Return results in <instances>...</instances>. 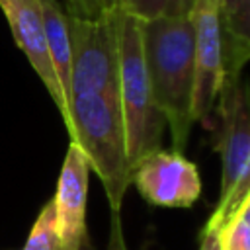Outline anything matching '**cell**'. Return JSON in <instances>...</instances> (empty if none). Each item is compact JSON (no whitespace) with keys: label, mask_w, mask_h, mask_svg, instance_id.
<instances>
[{"label":"cell","mask_w":250,"mask_h":250,"mask_svg":"<svg viewBox=\"0 0 250 250\" xmlns=\"http://www.w3.org/2000/svg\"><path fill=\"white\" fill-rule=\"evenodd\" d=\"M146 74L156 107L172 131L174 150L182 152L193 125L191 98L195 80L193 23L186 16L141 21Z\"/></svg>","instance_id":"6da1fadb"},{"label":"cell","mask_w":250,"mask_h":250,"mask_svg":"<svg viewBox=\"0 0 250 250\" xmlns=\"http://www.w3.org/2000/svg\"><path fill=\"white\" fill-rule=\"evenodd\" d=\"M66 131L70 143H76L84 152L90 170L98 174L109 211H121L125 191L131 186V166L119 100L100 94L74 98Z\"/></svg>","instance_id":"7a4b0ae2"},{"label":"cell","mask_w":250,"mask_h":250,"mask_svg":"<svg viewBox=\"0 0 250 250\" xmlns=\"http://www.w3.org/2000/svg\"><path fill=\"white\" fill-rule=\"evenodd\" d=\"M113 20L119 55L117 100L125 127L127 158L133 170L145 154L162 148L160 143L166 119L152 98L143 53L141 21L119 10H113Z\"/></svg>","instance_id":"3957f363"},{"label":"cell","mask_w":250,"mask_h":250,"mask_svg":"<svg viewBox=\"0 0 250 250\" xmlns=\"http://www.w3.org/2000/svg\"><path fill=\"white\" fill-rule=\"evenodd\" d=\"M70 37V98H117L119 55L113 10L98 18H80L66 12ZM70 100V102H72Z\"/></svg>","instance_id":"277c9868"},{"label":"cell","mask_w":250,"mask_h":250,"mask_svg":"<svg viewBox=\"0 0 250 250\" xmlns=\"http://www.w3.org/2000/svg\"><path fill=\"white\" fill-rule=\"evenodd\" d=\"M223 0H195L189 12L193 23L195 80L191 98V119H207L213 111L225 74Z\"/></svg>","instance_id":"5b68a950"},{"label":"cell","mask_w":250,"mask_h":250,"mask_svg":"<svg viewBox=\"0 0 250 250\" xmlns=\"http://www.w3.org/2000/svg\"><path fill=\"white\" fill-rule=\"evenodd\" d=\"M131 184L156 207H191L201 195L197 166L178 150H152L131 170Z\"/></svg>","instance_id":"8992f818"},{"label":"cell","mask_w":250,"mask_h":250,"mask_svg":"<svg viewBox=\"0 0 250 250\" xmlns=\"http://www.w3.org/2000/svg\"><path fill=\"white\" fill-rule=\"evenodd\" d=\"M219 113H221V189L219 201L223 203L250 158V84L240 76L225 74L219 92Z\"/></svg>","instance_id":"52a82bcc"},{"label":"cell","mask_w":250,"mask_h":250,"mask_svg":"<svg viewBox=\"0 0 250 250\" xmlns=\"http://www.w3.org/2000/svg\"><path fill=\"white\" fill-rule=\"evenodd\" d=\"M90 164L76 143L68 145L61 174L57 180V191L53 195L55 227L61 242V250H82L88 242L86 232V201H88Z\"/></svg>","instance_id":"ba28073f"},{"label":"cell","mask_w":250,"mask_h":250,"mask_svg":"<svg viewBox=\"0 0 250 250\" xmlns=\"http://www.w3.org/2000/svg\"><path fill=\"white\" fill-rule=\"evenodd\" d=\"M0 10L10 25V31L14 35L18 49L27 57L29 64L33 66L35 74L39 76L51 100L55 102L59 113L62 115L64 125L68 127L70 113H68V105L64 102L62 90L59 86V80L55 76L51 59H49L39 0H0Z\"/></svg>","instance_id":"9c48e42d"},{"label":"cell","mask_w":250,"mask_h":250,"mask_svg":"<svg viewBox=\"0 0 250 250\" xmlns=\"http://www.w3.org/2000/svg\"><path fill=\"white\" fill-rule=\"evenodd\" d=\"M39 8L43 16L49 59L70 113V100H72L70 98V37H68L66 12L57 0H39Z\"/></svg>","instance_id":"30bf717a"},{"label":"cell","mask_w":250,"mask_h":250,"mask_svg":"<svg viewBox=\"0 0 250 250\" xmlns=\"http://www.w3.org/2000/svg\"><path fill=\"white\" fill-rule=\"evenodd\" d=\"M223 39L225 74L240 76L250 61V0H236L232 10L223 14Z\"/></svg>","instance_id":"8fae6325"},{"label":"cell","mask_w":250,"mask_h":250,"mask_svg":"<svg viewBox=\"0 0 250 250\" xmlns=\"http://www.w3.org/2000/svg\"><path fill=\"white\" fill-rule=\"evenodd\" d=\"M250 197V158H248V162H246V166H244V172H242V176L238 178V182H236V186L232 188V191L229 193V197L223 201V203H217L215 205V211L211 213V217H209V221H207V225H205V232H219L238 211H240V207L246 203V199Z\"/></svg>","instance_id":"7c38bea8"},{"label":"cell","mask_w":250,"mask_h":250,"mask_svg":"<svg viewBox=\"0 0 250 250\" xmlns=\"http://www.w3.org/2000/svg\"><path fill=\"white\" fill-rule=\"evenodd\" d=\"M23 250H61L57 227H55V207L49 199L33 221V227L27 234Z\"/></svg>","instance_id":"4fadbf2b"},{"label":"cell","mask_w":250,"mask_h":250,"mask_svg":"<svg viewBox=\"0 0 250 250\" xmlns=\"http://www.w3.org/2000/svg\"><path fill=\"white\" fill-rule=\"evenodd\" d=\"M219 250H250V205L244 203L240 211L217 232Z\"/></svg>","instance_id":"5bb4252c"},{"label":"cell","mask_w":250,"mask_h":250,"mask_svg":"<svg viewBox=\"0 0 250 250\" xmlns=\"http://www.w3.org/2000/svg\"><path fill=\"white\" fill-rule=\"evenodd\" d=\"M115 10L139 20L150 21L172 12V0H115Z\"/></svg>","instance_id":"9a60e30c"},{"label":"cell","mask_w":250,"mask_h":250,"mask_svg":"<svg viewBox=\"0 0 250 250\" xmlns=\"http://www.w3.org/2000/svg\"><path fill=\"white\" fill-rule=\"evenodd\" d=\"M109 236H107V248L105 250H129L125 244L123 234V223H121V211H109Z\"/></svg>","instance_id":"2e32d148"},{"label":"cell","mask_w":250,"mask_h":250,"mask_svg":"<svg viewBox=\"0 0 250 250\" xmlns=\"http://www.w3.org/2000/svg\"><path fill=\"white\" fill-rule=\"evenodd\" d=\"M109 10H115V0H78L80 18H98Z\"/></svg>","instance_id":"e0dca14e"},{"label":"cell","mask_w":250,"mask_h":250,"mask_svg":"<svg viewBox=\"0 0 250 250\" xmlns=\"http://www.w3.org/2000/svg\"><path fill=\"white\" fill-rule=\"evenodd\" d=\"M195 0H172V12L170 16H186L191 12Z\"/></svg>","instance_id":"ac0fdd59"},{"label":"cell","mask_w":250,"mask_h":250,"mask_svg":"<svg viewBox=\"0 0 250 250\" xmlns=\"http://www.w3.org/2000/svg\"><path fill=\"white\" fill-rule=\"evenodd\" d=\"M199 250H219V244H217V234L215 232H201V244H199Z\"/></svg>","instance_id":"d6986e66"},{"label":"cell","mask_w":250,"mask_h":250,"mask_svg":"<svg viewBox=\"0 0 250 250\" xmlns=\"http://www.w3.org/2000/svg\"><path fill=\"white\" fill-rule=\"evenodd\" d=\"M66 12L78 16V0H66Z\"/></svg>","instance_id":"ffe728a7"},{"label":"cell","mask_w":250,"mask_h":250,"mask_svg":"<svg viewBox=\"0 0 250 250\" xmlns=\"http://www.w3.org/2000/svg\"><path fill=\"white\" fill-rule=\"evenodd\" d=\"M236 4V0H223V8H225V12L223 14H229L230 10H232V6Z\"/></svg>","instance_id":"44dd1931"},{"label":"cell","mask_w":250,"mask_h":250,"mask_svg":"<svg viewBox=\"0 0 250 250\" xmlns=\"http://www.w3.org/2000/svg\"><path fill=\"white\" fill-rule=\"evenodd\" d=\"M88 246H90V242H86V244L82 246V250H88Z\"/></svg>","instance_id":"7402d4cb"},{"label":"cell","mask_w":250,"mask_h":250,"mask_svg":"<svg viewBox=\"0 0 250 250\" xmlns=\"http://www.w3.org/2000/svg\"><path fill=\"white\" fill-rule=\"evenodd\" d=\"M88 250H92V246H88Z\"/></svg>","instance_id":"603a6c76"}]
</instances>
